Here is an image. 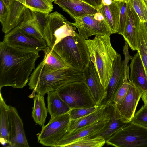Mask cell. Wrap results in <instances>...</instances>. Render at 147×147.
<instances>
[{
	"label": "cell",
	"instance_id": "40",
	"mask_svg": "<svg viewBox=\"0 0 147 147\" xmlns=\"http://www.w3.org/2000/svg\"><path fill=\"white\" fill-rule=\"evenodd\" d=\"M141 98L144 104L147 105V90L143 93Z\"/></svg>",
	"mask_w": 147,
	"mask_h": 147
},
{
	"label": "cell",
	"instance_id": "5",
	"mask_svg": "<svg viewBox=\"0 0 147 147\" xmlns=\"http://www.w3.org/2000/svg\"><path fill=\"white\" fill-rule=\"evenodd\" d=\"M106 143L116 147H147V128L129 122L113 134Z\"/></svg>",
	"mask_w": 147,
	"mask_h": 147
},
{
	"label": "cell",
	"instance_id": "17",
	"mask_svg": "<svg viewBox=\"0 0 147 147\" xmlns=\"http://www.w3.org/2000/svg\"><path fill=\"white\" fill-rule=\"evenodd\" d=\"M140 22L138 16L127 2V18L122 35L132 50L138 49V33Z\"/></svg>",
	"mask_w": 147,
	"mask_h": 147
},
{
	"label": "cell",
	"instance_id": "45",
	"mask_svg": "<svg viewBox=\"0 0 147 147\" xmlns=\"http://www.w3.org/2000/svg\"><path fill=\"white\" fill-rule=\"evenodd\" d=\"M52 2L54 1L55 0H50Z\"/></svg>",
	"mask_w": 147,
	"mask_h": 147
},
{
	"label": "cell",
	"instance_id": "8",
	"mask_svg": "<svg viewBox=\"0 0 147 147\" xmlns=\"http://www.w3.org/2000/svg\"><path fill=\"white\" fill-rule=\"evenodd\" d=\"M71 119L69 113L51 117L42 126L38 136V142L47 146L56 147L57 143L68 132Z\"/></svg>",
	"mask_w": 147,
	"mask_h": 147
},
{
	"label": "cell",
	"instance_id": "39",
	"mask_svg": "<svg viewBox=\"0 0 147 147\" xmlns=\"http://www.w3.org/2000/svg\"><path fill=\"white\" fill-rule=\"evenodd\" d=\"M82 1L97 10L102 4V0H82Z\"/></svg>",
	"mask_w": 147,
	"mask_h": 147
},
{
	"label": "cell",
	"instance_id": "26",
	"mask_svg": "<svg viewBox=\"0 0 147 147\" xmlns=\"http://www.w3.org/2000/svg\"><path fill=\"white\" fill-rule=\"evenodd\" d=\"M17 26L25 33L39 39L45 40L39 30L33 17L31 11L30 9H25L20 22Z\"/></svg>",
	"mask_w": 147,
	"mask_h": 147
},
{
	"label": "cell",
	"instance_id": "7",
	"mask_svg": "<svg viewBox=\"0 0 147 147\" xmlns=\"http://www.w3.org/2000/svg\"><path fill=\"white\" fill-rule=\"evenodd\" d=\"M57 91L61 98L71 109L96 106L89 90L83 82L69 84Z\"/></svg>",
	"mask_w": 147,
	"mask_h": 147
},
{
	"label": "cell",
	"instance_id": "9",
	"mask_svg": "<svg viewBox=\"0 0 147 147\" xmlns=\"http://www.w3.org/2000/svg\"><path fill=\"white\" fill-rule=\"evenodd\" d=\"M74 19L73 26L77 28L78 34L84 40L92 35L110 36L112 34L103 16L98 11Z\"/></svg>",
	"mask_w": 147,
	"mask_h": 147
},
{
	"label": "cell",
	"instance_id": "35",
	"mask_svg": "<svg viewBox=\"0 0 147 147\" xmlns=\"http://www.w3.org/2000/svg\"><path fill=\"white\" fill-rule=\"evenodd\" d=\"M120 14L117 33L122 35L124 32L127 18V1L119 3Z\"/></svg>",
	"mask_w": 147,
	"mask_h": 147
},
{
	"label": "cell",
	"instance_id": "16",
	"mask_svg": "<svg viewBox=\"0 0 147 147\" xmlns=\"http://www.w3.org/2000/svg\"><path fill=\"white\" fill-rule=\"evenodd\" d=\"M109 119V116L105 119L77 129L71 132H67L57 143L56 147H65L79 139L92 136L102 129Z\"/></svg>",
	"mask_w": 147,
	"mask_h": 147
},
{
	"label": "cell",
	"instance_id": "42",
	"mask_svg": "<svg viewBox=\"0 0 147 147\" xmlns=\"http://www.w3.org/2000/svg\"><path fill=\"white\" fill-rule=\"evenodd\" d=\"M115 1H116L119 3H120L121 2L126 1H127V0H113Z\"/></svg>",
	"mask_w": 147,
	"mask_h": 147
},
{
	"label": "cell",
	"instance_id": "19",
	"mask_svg": "<svg viewBox=\"0 0 147 147\" xmlns=\"http://www.w3.org/2000/svg\"><path fill=\"white\" fill-rule=\"evenodd\" d=\"M54 1L73 19L94 14L98 11L96 9L80 0H55Z\"/></svg>",
	"mask_w": 147,
	"mask_h": 147
},
{
	"label": "cell",
	"instance_id": "30",
	"mask_svg": "<svg viewBox=\"0 0 147 147\" xmlns=\"http://www.w3.org/2000/svg\"><path fill=\"white\" fill-rule=\"evenodd\" d=\"M25 6L31 10L49 14L53 9L50 0H26Z\"/></svg>",
	"mask_w": 147,
	"mask_h": 147
},
{
	"label": "cell",
	"instance_id": "34",
	"mask_svg": "<svg viewBox=\"0 0 147 147\" xmlns=\"http://www.w3.org/2000/svg\"><path fill=\"white\" fill-rule=\"evenodd\" d=\"M100 106H95L87 108L71 109L69 112L70 119H78L90 114L96 111Z\"/></svg>",
	"mask_w": 147,
	"mask_h": 147
},
{
	"label": "cell",
	"instance_id": "20",
	"mask_svg": "<svg viewBox=\"0 0 147 147\" xmlns=\"http://www.w3.org/2000/svg\"><path fill=\"white\" fill-rule=\"evenodd\" d=\"M130 68L129 80L143 93L147 90V76L138 50L131 59Z\"/></svg>",
	"mask_w": 147,
	"mask_h": 147
},
{
	"label": "cell",
	"instance_id": "36",
	"mask_svg": "<svg viewBox=\"0 0 147 147\" xmlns=\"http://www.w3.org/2000/svg\"><path fill=\"white\" fill-rule=\"evenodd\" d=\"M129 85L130 82L128 79L124 80L123 83L115 96L113 103L117 105L123 101L128 92Z\"/></svg>",
	"mask_w": 147,
	"mask_h": 147
},
{
	"label": "cell",
	"instance_id": "43",
	"mask_svg": "<svg viewBox=\"0 0 147 147\" xmlns=\"http://www.w3.org/2000/svg\"><path fill=\"white\" fill-rule=\"evenodd\" d=\"M144 23L145 24V26L146 27V30L147 31V22H144Z\"/></svg>",
	"mask_w": 147,
	"mask_h": 147
},
{
	"label": "cell",
	"instance_id": "33",
	"mask_svg": "<svg viewBox=\"0 0 147 147\" xmlns=\"http://www.w3.org/2000/svg\"><path fill=\"white\" fill-rule=\"evenodd\" d=\"M31 11L33 17L39 30L45 39L44 35V30L49 14L41 12Z\"/></svg>",
	"mask_w": 147,
	"mask_h": 147
},
{
	"label": "cell",
	"instance_id": "13",
	"mask_svg": "<svg viewBox=\"0 0 147 147\" xmlns=\"http://www.w3.org/2000/svg\"><path fill=\"white\" fill-rule=\"evenodd\" d=\"M123 61L117 53L113 64L112 73L106 89V96L103 103L106 105L113 102L115 96L124 82Z\"/></svg>",
	"mask_w": 147,
	"mask_h": 147
},
{
	"label": "cell",
	"instance_id": "41",
	"mask_svg": "<svg viewBox=\"0 0 147 147\" xmlns=\"http://www.w3.org/2000/svg\"><path fill=\"white\" fill-rule=\"evenodd\" d=\"M113 0H102V4L105 5H110L112 2Z\"/></svg>",
	"mask_w": 147,
	"mask_h": 147
},
{
	"label": "cell",
	"instance_id": "29",
	"mask_svg": "<svg viewBox=\"0 0 147 147\" xmlns=\"http://www.w3.org/2000/svg\"><path fill=\"white\" fill-rule=\"evenodd\" d=\"M106 143L101 137H91L87 136L78 139L67 145L66 147H101Z\"/></svg>",
	"mask_w": 147,
	"mask_h": 147
},
{
	"label": "cell",
	"instance_id": "3",
	"mask_svg": "<svg viewBox=\"0 0 147 147\" xmlns=\"http://www.w3.org/2000/svg\"><path fill=\"white\" fill-rule=\"evenodd\" d=\"M85 41L89 51L90 60L106 90L117 53L111 45L110 36H96L93 39L85 40Z\"/></svg>",
	"mask_w": 147,
	"mask_h": 147
},
{
	"label": "cell",
	"instance_id": "21",
	"mask_svg": "<svg viewBox=\"0 0 147 147\" xmlns=\"http://www.w3.org/2000/svg\"><path fill=\"white\" fill-rule=\"evenodd\" d=\"M106 106V104L103 103L96 111L91 113L78 119H71L67 132H71L109 117V114L105 110Z\"/></svg>",
	"mask_w": 147,
	"mask_h": 147
},
{
	"label": "cell",
	"instance_id": "25",
	"mask_svg": "<svg viewBox=\"0 0 147 147\" xmlns=\"http://www.w3.org/2000/svg\"><path fill=\"white\" fill-rule=\"evenodd\" d=\"M9 106L5 102L0 91V141L4 145L8 143L9 136V122L8 114Z\"/></svg>",
	"mask_w": 147,
	"mask_h": 147
},
{
	"label": "cell",
	"instance_id": "24",
	"mask_svg": "<svg viewBox=\"0 0 147 147\" xmlns=\"http://www.w3.org/2000/svg\"><path fill=\"white\" fill-rule=\"evenodd\" d=\"M47 94V109L51 117L68 113L71 109L61 98L57 91L49 92Z\"/></svg>",
	"mask_w": 147,
	"mask_h": 147
},
{
	"label": "cell",
	"instance_id": "15",
	"mask_svg": "<svg viewBox=\"0 0 147 147\" xmlns=\"http://www.w3.org/2000/svg\"><path fill=\"white\" fill-rule=\"evenodd\" d=\"M105 110L109 115V120L100 131L89 137H101L106 141L115 132L129 123L126 122L122 118L116 105L113 103L106 105Z\"/></svg>",
	"mask_w": 147,
	"mask_h": 147
},
{
	"label": "cell",
	"instance_id": "10",
	"mask_svg": "<svg viewBox=\"0 0 147 147\" xmlns=\"http://www.w3.org/2000/svg\"><path fill=\"white\" fill-rule=\"evenodd\" d=\"M3 41L12 47L31 51H43L47 46L45 40L25 33L18 26L5 34Z\"/></svg>",
	"mask_w": 147,
	"mask_h": 147
},
{
	"label": "cell",
	"instance_id": "32",
	"mask_svg": "<svg viewBox=\"0 0 147 147\" xmlns=\"http://www.w3.org/2000/svg\"><path fill=\"white\" fill-rule=\"evenodd\" d=\"M130 122L147 128V105L144 104L141 107Z\"/></svg>",
	"mask_w": 147,
	"mask_h": 147
},
{
	"label": "cell",
	"instance_id": "22",
	"mask_svg": "<svg viewBox=\"0 0 147 147\" xmlns=\"http://www.w3.org/2000/svg\"><path fill=\"white\" fill-rule=\"evenodd\" d=\"M98 11L103 16L112 34L117 33L120 14L119 3L113 0L112 3L110 5L102 4Z\"/></svg>",
	"mask_w": 147,
	"mask_h": 147
},
{
	"label": "cell",
	"instance_id": "14",
	"mask_svg": "<svg viewBox=\"0 0 147 147\" xmlns=\"http://www.w3.org/2000/svg\"><path fill=\"white\" fill-rule=\"evenodd\" d=\"M130 85L128 92L123 101L116 105L122 117L127 123L131 120L135 113L143 92L129 80Z\"/></svg>",
	"mask_w": 147,
	"mask_h": 147
},
{
	"label": "cell",
	"instance_id": "27",
	"mask_svg": "<svg viewBox=\"0 0 147 147\" xmlns=\"http://www.w3.org/2000/svg\"><path fill=\"white\" fill-rule=\"evenodd\" d=\"M32 116L37 124L44 125L48 112L45 102L44 96L37 94L34 98Z\"/></svg>",
	"mask_w": 147,
	"mask_h": 147
},
{
	"label": "cell",
	"instance_id": "44",
	"mask_svg": "<svg viewBox=\"0 0 147 147\" xmlns=\"http://www.w3.org/2000/svg\"><path fill=\"white\" fill-rule=\"evenodd\" d=\"M144 0L147 5V0Z\"/></svg>",
	"mask_w": 147,
	"mask_h": 147
},
{
	"label": "cell",
	"instance_id": "1",
	"mask_svg": "<svg viewBox=\"0 0 147 147\" xmlns=\"http://www.w3.org/2000/svg\"><path fill=\"white\" fill-rule=\"evenodd\" d=\"M39 51L26 50L0 42V89L5 86L22 88L35 69Z\"/></svg>",
	"mask_w": 147,
	"mask_h": 147
},
{
	"label": "cell",
	"instance_id": "31",
	"mask_svg": "<svg viewBox=\"0 0 147 147\" xmlns=\"http://www.w3.org/2000/svg\"><path fill=\"white\" fill-rule=\"evenodd\" d=\"M138 16L140 22H147V5L144 0H127Z\"/></svg>",
	"mask_w": 147,
	"mask_h": 147
},
{
	"label": "cell",
	"instance_id": "12",
	"mask_svg": "<svg viewBox=\"0 0 147 147\" xmlns=\"http://www.w3.org/2000/svg\"><path fill=\"white\" fill-rule=\"evenodd\" d=\"M9 136L8 146L29 147L24 129L22 121L16 108L9 106Z\"/></svg>",
	"mask_w": 147,
	"mask_h": 147
},
{
	"label": "cell",
	"instance_id": "6",
	"mask_svg": "<svg viewBox=\"0 0 147 147\" xmlns=\"http://www.w3.org/2000/svg\"><path fill=\"white\" fill-rule=\"evenodd\" d=\"M76 28L62 14L55 11L49 14L44 30L47 46L52 48L64 38L74 36Z\"/></svg>",
	"mask_w": 147,
	"mask_h": 147
},
{
	"label": "cell",
	"instance_id": "38",
	"mask_svg": "<svg viewBox=\"0 0 147 147\" xmlns=\"http://www.w3.org/2000/svg\"><path fill=\"white\" fill-rule=\"evenodd\" d=\"M8 13L7 5L3 0H0V21L1 25L5 21Z\"/></svg>",
	"mask_w": 147,
	"mask_h": 147
},
{
	"label": "cell",
	"instance_id": "4",
	"mask_svg": "<svg viewBox=\"0 0 147 147\" xmlns=\"http://www.w3.org/2000/svg\"><path fill=\"white\" fill-rule=\"evenodd\" d=\"M70 67L83 71L90 60L85 40L79 34L67 36L52 48Z\"/></svg>",
	"mask_w": 147,
	"mask_h": 147
},
{
	"label": "cell",
	"instance_id": "37",
	"mask_svg": "<svg viewBox=\"0 0 147 147\" xmlns=\"http://www.w3.org/2000/svg\"><path fill=\"white\" fill-rule=\"evenodd\" d=\"M128 45L125 42V45L123 47V53L124 55V59L123 61L124 66V80L128 79L129 76H127V70L129 66L128 64L129 61L133 57L129 53L128 50Z\"/></svg>",
	"mask_w": 147,
	"mask_h": 147
},
{
	"label": "cell",
	"instance_id": "18",
	"mask_svg": "<svg viewBox=\"0 0 147 147\" xmlns=\"http://www.w3.org/2000/svg\"><path fill=\"white\" fill-rule=\"evenodd\" d=\"M7 5L8 13L6 20L2 25V31L6 34L19 24L26 9V0H3Z\"/></svg>",
	"mask_w": 147,
	"mask_h": 147
},
{
	"label": "cell",
	"instance_id": "28",
	"mask_svg": "<svg viewBox=\"0 0 147 147\" xmlns=\"http://www.w3.org/2000/svg\"><path fill=\"white\" fill-rule=\"evenodd\" d=\"M138 49L147 76V31L144 22L140 23L138 41Z\"/></svg>",
	"mask_w": 147,
	"mask_h": 147
},
{
	"label": "cell",
	"instance_id": "46",
	"mask_svg": "<svg viewBox=\"0 0 147 147\" xmlns=\"http://www.w3.org/2000/svg\"><path fill=\"white\" fill-rule=\"evenodd\" d=\"M80 0L82 1V0Z\"/></svg>",
	"mask_w": 147,
	"mask_h": 147
},
{
	"label": "cell",
	"instance_id": "2",
	"mask_svg": "<svg viewBox=\"0 0 147 147\" xmlns=\"http://www.w3.org/2000/svg\"><path fill=\"white\" fill-rule=\"evenodd\" d=\"M83 71L70 67L49 72L43 69L40 62L30 76L29 88L44 96L49 92L57 91L69 84L83 82Z\"/></svg>",
	"mask_w": 147,
	"mask_h": 147
},
{
	"label": "cell",
	"instance_id": "23",
	"mask_svg": "<svg viewBox=\"0 0 147 147\" xmlns=\"http://www.w3.org/2000/svg\"><path fill=\"white\" fill-rule=\"evenodd\" d=\"M43 51L44 57L41 63L45 71L51 72L70 67L52 48L47 46Z\"/></svg>",
	"mask_w": 147,
	"mask_h": 147
},
{
	"label": "cell",
	"instance_id": "11",
	"mask_svg": "<svg viewBox=\"0 0 147 147\" xmlns=\"http://www.w3.org/2000/svg\"><path fill=\"white\" fill-rule=\"evenodd\" d=\"M83 71V82L89 90L96 106H100L106 98L107 91L101 83L97 71L90 61Z\"/></svg>",
	"mask_w": 147,
	"mask_h": 147
}]
</instances>
